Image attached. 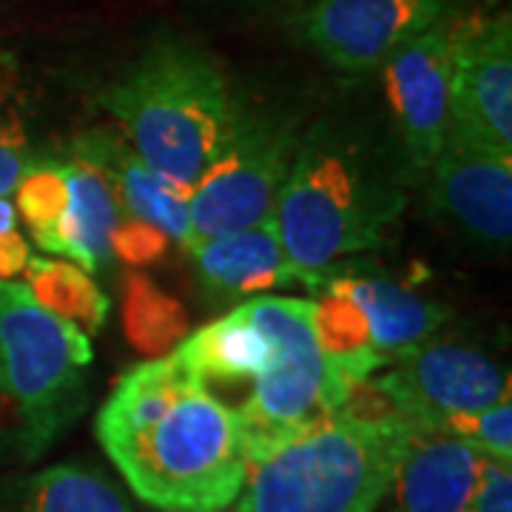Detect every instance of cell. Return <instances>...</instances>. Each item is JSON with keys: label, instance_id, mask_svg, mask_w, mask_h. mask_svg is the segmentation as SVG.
<instances>
[{"label": "cell", "instance_id": "21", "mask_svg": "<svg viewBox=\"0 0 512 512\" xmlns=\"http://www.w3.org/2000/svg\"><path fill=\"white\" fill-rule=\"evenodd\" d=\"M26 288L37 302L57 319L80 328L89 339L106 325L111 302L92 274L63 259L29 256L26 262Z\"/></svg>", "mask_w": 512, "mask_h": 512}, {"label": "cell", "instance_id": "9", "mask_svg": "<svg viewBox=\"0 0 512 512\" xmlns=\"http://www.w3.org/2000/svg\"><path fill=\"white\" fill-rule=\"evenodd\" d=\"M461 0H316L296 18V37L345 74L379 72L413 37L456 18Z\"/></svg>", "mask_w": 512, "mask_h": 512}, {"label": "cell", "instance_id": "23", "mask_svg": "<svg viewBox=\"0 0 512 512\" xmlns=\"http://www.w3.org/2000/svg\"><path fill=\"white\" fill-rule=\"evenodd\" d=\"M15 202H18V214L29 225V234L37 242V248H43V242L55 234L57 222L66 214V205H69L63 163L35 160L15 188Z\"/></svg>", "mask_w": 512, "mask_h": 512}, {"label": "cell", "instance_id": "19", "mask_svg": "<svg viewBox=\"0 0 512 512\" xmlns=\"http://www.w3.org/2000/svg\"><path fill=\"white\" fill-rule=\"evenodd\" d=\"M0 512H131V507L97 470L55 464L3 487Z\"/></svg>", "mask_w": 512, "mask_h": 512}, {"label": "cell", "instance_id": "7", "mask_svg": "<svg viewBox=\"0 0 512 512\" xmlns=\"http://www.w3.org/2000/svg\"><path fill=\"white\" fill-rule=\"evenodd\" d=\"M299 131L291 117L251 111L234 140L188 194V242L228 237L271 217L276 197L291 171Z\"/></svg>", "mask_w": 512, "mask_h": 512}, {"label": "cell", "instance_id": "8", "mask_svg": "<svg viewBox=\"0 0 512 512\" xmlns=\"http://www.w3.org/2000/svg\"><path fill=\"white\" fill-rule=\"evenodd\" d=\"M373 384L413 430H439L456 416L510 402L507 367L464 345L424 342L399 356L393 370Z\"/></svg>", "mask_w": 512, "mask_h": 512}, {"label": "cell", "instance_id": "18", "mask_svg": "<svg viewBox=\"0 0 512 512\" xmlns=\"http://www.w3.org/2000/svg\"><path fill=\"white\" fill-rule=\"evenodd\" d=\"M202 382H242L259 376L271 359V342L239 305L237 311L200 328L174 350Z\"/></svg>", "mask_w": 512, "mask_h": 512}, {"label": "cell", "instance_id": "2", "mask_svg": "<svg viewBox=\"0 0 512 512\" xmlns=\"http://www.w3.org/2000/svg\"><path fill=\"white\" fill-rule=\"evenodd\" d=\"M103 106L137 157L185 197L251 114L228 72L185 37H157Z\"/></svg>", "mask_w": 512, "mask_h": 512}, {"label": "cell", "instance_id": "12", "mask_svg": "<svg viewBox=\"0 0 512 512\" xmlns=\"http://www.w3.org/2000/svg\"><path fill=\"white\" fill-rule=\"evenodd\" d=\"M433 208L490 245L512 237V154L447 137L430 165Z\"/></svg>", "mask_w": 512, "mask_h": 512}, {"label": "cell", "instance_id": "17", "mask_svg": "<svg viewBox=\"0 0 512 512\" xmlns=\"http://www.w3.org/2000/svg\"><path fill=\"white\" fill-rule=\"evenodd\" d=\"M63 177L69 188V205L55 234L43 242V251L69 256L86 274H103L114 256L111 234L126 214L106 177L89 165L69 160L63 163Z\"/></svg>", "mask_w": 512, "mask_h": 512}, {"label": "cell", "instance_id": "3", "mask_svg": "<svg viewBox=\"0 0 512 512\" xmlns=\"http://www.w3.org/2000/svg\"><path fill=\"white\" fill-rule=\"evenodd\" d=\"M402 211V180L382 154L359 134L319 123L299 137L274 220L302 285L319 291L339 259L379 248Z\"/></svg>", "mask_w": 512, "mask_h": 512}, {"label": "cell", "instance_id": "5", "mask_svg": "<svg viewBox=\"0 0 512 512\" xmlns=\"http://www.w3.org/2000/svg\"><path fill=\"white\" fill-rule=\"evenodd\" d=\"M92 359L83 330L46 311L26 285L0 279V390L18 407L29 458L77 413Z\"/></svg>", "mask_w": 512, "mask_h": 512}, {"label": "cell", "instance_id": "14", "mask_svg": "<svg viewBox=\"0 0 512 512\" xmlns=\"http://www.w3.org/2000/svg\"><path fill=\"white\" fill-rule=\"evenodd\" d=\"M77 163L89 165L97 174L106 177L114 188L120 208L126 217L151 222L168 239L188 242V197L165 185L151 168H148L137 151L128 146V140L114 128H92L83 131L72 143Z\"/></svg>", "mask_w": 512, "mask_h": 512}, {"label": "cell", "instance_id": "10", "mask_svg": "<svg viewBox=\"0 0 512 512\" xmlns=\"http://www.w3.org/2000/svg\"><path fill=\"white\" fill-rule=\"evenodd\" d=\"M464 143L512 154L510 15L453 23L450 134Z\"/></svg>", "mask_w": 512, "mask_h": 512}, {"label": "cell", "instance_id": "20", "mask_svg": "<svg viewBox=\"0 0 512 512\" xmlns=\"http://www.w3.org/2000/svg\"><path fill=\"white\" fill-rule=\"evenodd\" d=\"M311 322L330 373L342 390H348V396L353 384L367 382L379 367L387 365L382 353L373 348L365 313L345 296L319 293V299H313Z\"/></svg>", "mask_w": 512, "mask_h": 512}, {"label": "cell", "instance_id": "30", "mask_svg": "<svg viewBox=\"0 0 512 512\" xmlns=\"http://www.w3.org/2000/svg\"><path fill=\"white\" fill-rule=\"evenodd\" d=\"M222 512H234V510H222Z\"/></svg>", "mask_w": 512, "mask_h": 512}, {"label": "cell", "instance_id": "13", "mask_svg": "<svg viewBox=\"0 0 512 512\" xmlns=\"http://www.w3.org/2000/svg\"><path fill=\"white\" fill-rule=\"evenodd\" d=\"M484 453L441 430H416L390 487L393 512H470Z\"/></svg>", "mask_w": 512, "mask_h": 512}, {"label": "cell", "instance_id": "27", "mask_svg": "<svg viewBox=\"0 0 512 512\" xmlns=\"http://www.w3.org/2000/svg\"><path fill=\"white\" fill-rule=\"evenodd\" d=\"M35 160H29L20 146L9 143V140H0V200H9L15 194V188L23 180V174L32 168Z\"/></svg>", "mask_w": 512, "mask_h": 512}, {"label": "cell", "instance_id": "28", "mask_svg": "<svg viewBox=\"0 0 512 512\" xmlns=\"http://www.w3.org/2000/svg\"><path fill=\"white\" fill-rule=\"evenodd\" d=\"M26 262H29V245L20 231H9L0 237V279H9V276L26 271Z\"/></svg>", "mask_w": 512, "mask_h": 512}, {"label": "cell", "instance_id": "26", "mask_svg": "<svg viewBox=\"0 0 512 512\" xmlns=\"http://www.w3.org/2000/svg\"><path fill=\"white\" fill-rule=\"evenodd\" d=\"M470 512H512V467L498 458H484L476 501Z\"/></svg>", "mask_w": 512, "mask_h": 512}, {"label": "cell", "instance_id": "4", "mask_svg": "<svg viewBox=\"0 0 512 512\" xmlns=\"http://www.w3.org/2000/svg\"><path fill=\"white\" fill-rule=\"evenodd\" d=\"M413 427L348 407L248 461L234 512H376L390 495Z\"/></svg>", "mask_w": 512, "mask_h": 512}, {"label": "cell", "instance_id": "25", "mask_svg": "<svg viewBox=\"0 0 512 512\" xmlns=\"http://www.w3.org/2000/svg\"><path fill=\"white\" fill-rule=\"evenodd\" d=\"M168 242H171L168 234L157 225L137 220V217H123L111 234V254L123 259L131 268H143L165 254Z\"/></svg>", "mask_w": 512, "mask_h": 512}, {"label": "cell", "instance_id": "1", "mask_svg": "<svg viewBox=\"0 0 512 512\" xmlns=\"http://www.w3.org/2000/svg\"><path fill=\"white\" fill-rule=\"evenodd\" d=\"M97 441L157 512L231 510L248 476L239 413L177 353L128 370L97 413Z\"/></svg>", "mask_w": 512, "mask_h": 512}, {"label": "cell", "instance_id": "24", "mask_svg": "<svg viewBox=\"0 0 512 512\" xmlns=\"http://www.w3.org/2000/svg\"><path fill=\"white\" fill-rule=\"evenodd\" d=\"M441 433H450L456 439L473 444L478 453L487 458H498L512 464V404L501 402L473 413V416H456L444 421L439 427Z\"/></svg>", "mask_w": 512, "mask_h": 512}, {"label": "cell", "instance_id": "22", "mask_svg": "<svg viewBox=\"0 0 512 512\" xmlns=\"http://www.w3.org/2000/svg\"><path fill=\"white\" fill-rule=\"evenodd\" d=\"M123 325L134 348L160 359L185 336V311L146 274L131 271L123 282Z\"/></svg>", "mask_w": 512, "mask_h": 512}, {"label": "cell", "instance_id": "16", "mask_svg": "<svg viewBox=\"0 0 512 512\" xmlns=\"http://www.w3.org/2000/svg\"><path fill=\"white\" fill-rule=\"evenodd\" d=\"M322 291L345 296L365 313L373 348L382 353L387 365L424 345L450 316L439 302L421 299L419 293L379 276L330 274L322 282Z\"/></svg>", "mask_w": 512, "mask_h": 512}, {"label": "cell", "instance_id": "6", "mask_svg": "<svg viewBox=\"0 0 512 512\" xmlns=\"http://www.w3.org/2000/svg\"><path fill=\"white\" fill-rule=\"evenodd\" d=\"M242 308L271 342V359L256 376L251 396L242 407H234L242 421L248 461H254L302 427L342 410L348 390L336 384L319 350L311 322L313 299L256 296Z\"/></svg>", "mask_w": 512, "mask_h": 512}, {"label": "cell", "instance_id": "15", "mask_svg": "<svg viewBox=\"0 0 512 512\" xmlns=\"http://www.w3.org/2000/svg\"><path fill=\"white\" fill-rule=\"evenodd\" d=\"M205 291L217 299H256L259 293L302 285L282 248L274 214L228 237L202 242L194 251Z\"/></svg>", "mask_w": 512, "mask_h": 512}, {"label": "cell", "instance_id": "11", "mask_svg": "<svg viewBox=\"0 0 512 512\" xmlns=\"http://www.w3.org/2000/svg\"><path fill=\"white\" fill-rule=\"evenodd\" d=\"M453 23L413 37L379 69L407 165L427 171L450 134V80H453Z\"/></svg>", "mask_w": 512, "mask_h": 512}, {"label": "cell", "instance_id": "29", "mask_svg": "<svg viewBox=\"0 0 512 512\" xmlns=\"http://www.w3.org/2000/svg\"><path fill=\"white\" fill-rule=\"evenodd\" d=\"M18 231V208L9 200H0V237Z\"/></svg>", "mask_w": 512, "mask_h": 512}]
</instances>
